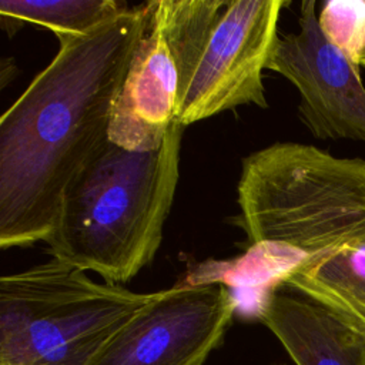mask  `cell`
<instances>
[{
    "instance_id": "cell-1",
    "label": "cell",
    "mask_w": 365,
    "mask_h": 365,
    "mask_svg": "<svg viewBox=\"0 0 365 365\" xmlns=\"http://www.w3.org/2000/svg\"><path fill=\"white\" fill-rule=\"evenodd\" d=\"M125 7L60 44L0 118V247L46 241L76 180L110 143L115 97L150 20Z\"/></svg>"
},
{
    "instance_id": "cell-2",
    "label": "cell",
    "mask_w": 365,
    "mask_h": 365,
    "mask_svg": "<svg viewBox=\"0 0 365 365\" xmlns=\"http://www.w3.org/2000/svg\"><path fill=\"white\" fill-rule=\"evenodd\" d=\"M184 128L174 121L153 151L108 143L67 191L47 254L118 285L147 267L175 197Z\"/></svg>"
},
{
    "instance_id": "cell-3",
    "label": "cell",
    "mask_w": 365,
    "mask_h": 365,
    "mask_svg": "<svg viewBox=\"0 0 365 365\" xmlns=\"http://www.w3.org/2000/svg\"><path fill=\"white\" fill-rule=\"evenodd\" d=\"M237 202L250 244L301 265L365 240V160L275 143L242 160Z\"/></svg>"
},
{
    "instance_id": "cell-4",
    "label": "cell",
    "mask_w": 365,
    "mask_h": 365,
    "mask_svg": "<svg viewBox=\"0 0 365 365\" xmlns=\"http://www.w3.org/2000/svg\"><path fill=\"white\" fill-rule=\"evenodd\" d=\"M157 292L96 282L51 258L0 278V365H88Z\"/></svg>"
},
{
    "instance_id": "cell-5",
    "label": "cell",
    "mask_w": 365,
    "mask_h": 365,
    "mask_svg": "<svg viewBox=\"0 0 365 365\" xmlns=\"http://www.w3.org/2000/svg\"><path fill=\"white\" fill-rule=\"evenodd\" d=\"M287 0H230L178 98L182 127L240 106L267 108L264 70L274 54Z\"/></svg>"
},
{
    "instance_id": "cell-6",
    "label": "cell",
    "mask_w": 365,
    "mask_h": 365,
    "mask_svg": "<svg viewBox=\"0 0 365 365\" xmlns=\"http://www.w3.org/2000/svg\"><path fill=\"white\" fill-rule=\"evenodd\" d=\"M237 305L224 282L157 291L88 365H204L224 342Z\"/></svg>"
},
{
    "instance_id": "cell-7",
    "label": "cell",
    "mask_w": 365,
    "mask_h": 365,
    "mask_svg": "<svg viewBox=\"0 0 365 365\" xmlns=\"http://www.w3.org/2000/svg\"><path fill=\"white\" fill-rule=\"evenodd\" d=\"M358 68L322 33L315 0L301 3L298 31L279 37L268 63V70L298 90V115L315 138L365 143V87Z\"/></svg>"
},
{
    "instance_id": "cell-8",
    "label": "cell",
    "mask_w": 365,
    "mask_h": 365,
    "mask_svg": "<svg viewBox=\"0 0 365 365\" xmlns=\"http://www.w3.org/2000/svg\"><path fill=\"white\" fill-rule=\"evenodd\" d=\"M177 106V66L150 11L148 26L113 106L110 143L131 151L160 148L175 121Z\"/></svg>"
},
{
    "instance_id": "cell-9",
    "label": "cell",
    "mask_w": 365,
    "mask_h": 365,
    "mask_svg": "<svg viewBox=\"0 0 365 365\" xmlns=\"http://www.w3.org/2000/svg\"><path fill=\"white\" fill-rule=\"evenodd\" d=\"M295 365H365V332L328 308L278 284L257 309Z\"/></svg>"
},
{
    "instance_id": "cell-10",
    "label": "cell",
    "mask_w": 365,
    "mask_h": 365,
    "mask_svg": "<svg viewBox=\"0 0 365 365\" xmlns=\"http://www.w3.org/2000/svg\"><path fill=\"white\" fill-rule=\"evenodd\" d=\"M281 284L365 332V240L305 261Z\"/></svg>"
},
{
    "instance_id": "cell-11",
    "label": "cell",
    "mask_w": 365,
    "mask_h": 365,
    "mask_svg": "<svg viewBox=\"0 0 365 365\" xmlns=\"http://www.w3.org/2000/svg\"><path fill=\"white\" fill-rule=\"evenodd\" d=\"M125 7L127 3L118 0H0V19L9 36L33 24L51 30L61 44L91 31Z\"/></svg>"
},
{
    "instance_id": "cell-12",
    "label": "cell",
    "mask_w": 365,
    "mask_h": 365,
    "mask_svg": "<svg viewBox=\"0 0 365 365\" xmlns=\"http://www.w3.org/2000/svg\"><path fill=\"white\" fill-rule=\"evenodd\" d=\"M230 0H151L178 71V98Z\"/></svg>"
},
{
    "instance_id": "cell-13",
    "label": "cell",
    "mask_w": 365,
    "mask_h": 365,
    "mask_svg": "<svg viewBox=\"0 0 365 365\" xmlns=\"http://www.w3.org/2000/svg\"><path fill=\"white\" fill-rule=\"evenodd\" d=\"M318 21L325 37L359 66L365 48V0H328Z\"/></svg>"
},
{
    "instance_id": "cell-14",
    "label": "cell",
    "mask_w": 365,
    "mask_h": 365,
    "mask_svg": "<svg viewBox=\"0 0 365 365\" xmlns=\"http://www.w3.org/2000/svg\"><path fill=\"white\" fill-rule=\"evenodd\" d=\"M359 67L365 68V48H364V51H362V54L359 57Z\"/></svg>"
},
{
    "instance_id": "cell-15",
    "label": "cell",
    "mask_w": 365,
    "mask_h": 365,
    "mask_svg": "<svg viewBox=\"0 0 365 365\" xmlns=\"http://www.w3.org/2000/svg\"><path fill=\"white\" fill-rule=\"evenodd\" d=\"M275 365H285V364H275Z\"/></svg>"
}]
</instances>
